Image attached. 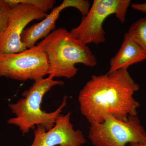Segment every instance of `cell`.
<instances>
[{
    "mask_svg": "<svg viewBox=\"0 0 146 146\" xmlns=\"http://www.w3.org/2000/svg\"><path fill=\"white\" fill-rule=\"evenodd\" d=\"M146 59L145 51L131 39L126 33L124 35L123 40L119 50L110 60L108 72H112L121 69L127 70L131 65Z\"/></svg>",
    "mask_w": 146,
    "mask_h": 146,
    "instance_id": "10",
    "label": "cell"
},
{
    "mask_svg": "<svg viewBox=\"0 0 146 146\" xmlns=\"http://www.w3.org/2000/svg\"><path fill=\"white\" fill-rule=\"evenodd\" d=\"M87 7L88 4L85 0H64L60 5L54 8L41 22L25 29L21 35V42L27 48L34 46L38 40L44 39L51 31L54 30L56 22L63 9L74 7L81 13H83L87 9Z\"/></svg>",
    "mask_w": 146,
    "mask_h": 146,
    "instance_id": "9",
    "label": "cell"
},
{
    "mask_svg": "<svg viewBox=\"0 0 146 146\" xmlns=\"http://www.w3.org/2000/svg\"><path fill=\"white\" fill-rule=\"evenodd\" d=\"M134 42L146 52V18H141L133 23L127 33Z\"/></svg>",
    "mask_w": 146,
    "mask_h": 146,
    "instance_id": "11",
    "label": "cell"
},
{
    "mask_svg": "<svg viewBox=\"0 0 146 146\" xmlns=\"http://www.w3.org/2000/svg\"><path fill=\"white\" fill-rule=\"evenodd\" d=\"M48 72L46 54L37 45L17 53H0V78L35 81L44 78Z\"/></svg>",
    "mask_w": 146,
    "mask_h": 146,
    "instance_id": "6",
    "label": "cell"
},
{
    "mask_svg": "<svg viewBox=\"0 0 146 146\" xmlns=\"http://www.w3.org/2000/svg\"><path fill=\"white\" fill-rule=\"evenodd\" d=\"M129 0H94L89 12L83 16L78 26L70 32L85 45L99 44L105 41L103 25L108 16L115 14L121 23H124Z\"/></svg>",
    "mask_w": 146,
    "mask_h": 146,
    "instance_id": "4",
    "label": "cell"
},
{
    "mask_svg": "<svg viewBox=\"0 0 146 146\" xmlns=\"http://www.w3.org/2000/svg\"><path fill=\"white\" fill-rule=\"evenodd\" d=\"M64 84V82L54 80L50 76L35 80L32 85L23 93L22 98L9 104L11 112L16 117L9 119L7 123L18 127L23 135L28 133L31 129H34L35 125L43 126L47 131L51 129L66 106L67 97L64 96L60 106L51 112L41 109L42 100L52 87Z\"/></svg>",
    "mask_w": 146,
    "mask_h": 146,
    "instance_id": "3",
    "label": "cell"
},
{
    "mask_svg": "<svg viewBox=\"0 0 146 146\" xmlns=\"http://www.w3.org/2000/svg\"><path fill=\"white\" fill-rule=\"evenodd\" d=\"M139 89L126 69L93 76L79 94L82 115L91 124L110 117L127 121L129 116L137 115L140 103L133 96Z\"/></svg>",
    "mask_w": 146,
    "mask_h": 146,
    "instance_id": "1",
    "label": "cell"
},
{
    "mask_svg": "<svg viewBox=\"0 0 146 146\" xmlns=\"http://www.w3.org/2000/svg\"><path fill=\"white\" fill-rule=\"evenodd\" d=\"M47 15L28 4H18L11 7L8 24L0 36V53H17L28 49L21 40L25 28L32 21L43 20Z\"/></svg>",
    "mask_w": 146,
    "mask_h": 146,
    "instance_id": "7",
    "label": "cell"
},
{
    "mask_svg": "<svg viewBox=\"0 0 146 146\" xmlns=\"http://www.w3.org/2000/svg\"><path fill=\"white\" fill-rule=\"evenodd\" d=\"M130 146H146V143H131L129 144Z\"/></svg>",
    "mask_w": 146,
    "mask_h": 146,
    "instance_id": "15",
    "label": "cell"
},
{
    "mask_svg": "<svg viewBox=\"0 0 146 146\" xmlns=\"http://www.w3.org/2000/svg\"><path fill=\"white\" fill-rule=\"evenodd\" d=\"M36 45L46 54L48 75L53 78L74 77L78 70L75 65L78 63L91 68L97 64L89 46L75 38L65 28L55 29Z\"/></svg>",
    "mask_w": 146,
    "mask_h": 146,
    "instance_id": "2",
    "label": "cell"
},
{
    "mask_svg": "<svg viewBox=\"0 0 146 146\" xmlns=\"http://www.w3.org/2000/svg\"><path fill=\"white\" fill-rule=\"evenodd\" d=\"M11 9L3 0H0V36L8 24Z\"/></svg>",
    "mask_w": 146,
    "mask_h": 146,
    "instance_id": "13",
    "label": "cell"
},
{
    "mask_svg": "<svg viewBox=\"0 0 146 146\" xmlns=\"http://www.w3.org/2000/svg\"><path fill=\"white\" fill-rule=\"evenodd\" d=\"M131 7L134 10L141 11L146 14V2L143 3H133L131 5Z\"/></svg>",
    "mask_w": 146,
    "mask_h": 146,
    "instance_id": "14",
    "label": "cell"
},
{
    "mask_svg": "<svg viewBox=\"0 0 146 146\" xmlns=\"http://www.w3.org/2000/svg\"><path fill=\"white\" fill-rule=\"evenodd\" d=\"M89 140L95 146H125L146 143V131L137 115L125 121L109 117L101 123H91Z\"/></svg>",
    "mask_w": 146,
    "mask_h": 146,
    "instance_id": "5",
    "label": "cell"
},
{
    "mask_svg": "<svg viewBox=\"0 0 146 146\" xmlns=\"http://www.w3.org/2000/svg\"><path fill=\"white\" fill-rule=\"evenodd\" d=\"M70 115V112L60 114L54 126L48 131L43 126L37 125L30 146H81L86 143L82 131L74 129Z\"/></svg>",
    "mask_w": 146,
    "mask_h": 146,
    "instance_id": "8",
    "label": "cell"
},
{
    "mask_svg": "<svg viewBox=\"0 0 146 146\" xmlns=\"http://www.w3.org/2000/svg\"><path fill=\"white\" fill-rule=\"evenodd\" d=\"M11 8L20 3L28 4L36 7L40 10L47 13L53 7L56 1L54 0H3Z\"/></svg>",
    "mask_w": 146,
    "mask_h": 146,
    "instance_id": "12",
    "label": "cell"
}]
</instances>
